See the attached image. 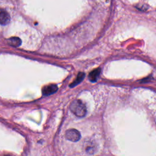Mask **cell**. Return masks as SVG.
Wrapping results in <instances>:
<instances>
[{
    "instance_id": "obj_1",
    "label": "cell",
    "mask_w": 156,
    "mask_h": 156,
    "mask_svg": "<svg viewBox=\"0 0 156 156\" xmlns=\"http://www.w3.org/2000/svg\"><path fill=\"white\" fill-rule=\"evenodd\" d=\"M71 111L78 117H83L85 115L87 109L85 104L80 100H74L70 105Z\"/></svg>"
},
{
    "instance_id": "obj_2",
    "label": "cell",
    "mask_w": 156,
    "mask_h": 156,
    "mask_svg": "<svg viewBox=\"0 0 156 156\" xmlns=\"http://www.w3.org/2000/svg\"><path fill=\"white\" fill-rule=\"evenodd\" d=\"M65 136L67 140L73 142H76L80 140L81 135L80 132L76 129H71L66 132Z\"/></svg>"
},
{
    "instance_id": "obj_3",
    "label": "cell",
    "mask_w": 156,
    "mask_h": 156,
    "mask_svg": "<svg viewBox=\"0 0 156 156\" xmlns=\"http://www.w3.org/2000/svg\"><path fill=\"white\" fill-rule=\"evenodd\" d=\"M84 147H85L86 152L90 154H94L96 152L97 149L95 143L92 140H88L87 141H85Z\"/></svg>"
},
{
    "instance_id": "obj_4",
    "label": "cell",
    "mask_w": 156,
    "mask_h": 156,
    "mask_svg": "<svg viewBox=\"0 0 156 156\" xmlns=\"http://www.w3.org/2000/svg\"><path fill=\"white\" fill-rule=\"evenodd\" d=\"M58 90V87L55 84H49L43 88L42 93L44 96L51 95L55 92H56Z\"/></svg>"
},
{
    "instance_id": "obj_5",
    "label": "cell",
    "mask_w": 156,
    "mask_h": 156,
    "mask_svg": "<svg viewBox=\"0 0 156 156\" xmlns=\"http://www.w3.org/2000/svg\"><path fill=\"white\" fill-rule=\"evenodd\" d=\"M10 16L9 15V13L1 9V12H0V23L1 25H5L7 24H8L10 21Z\"/></svg>"
},
{
    "instance_id": "obj_6",
    "label": "cell",
    "mask_w": 156,
    "mask_h": 156,
    "mask_svg": "<svg viewBox=\"0 0 156 156\" xmlns=\"http://www.w3.org/2000/svg\"><path fill=\"white\" fill-rule=\"evenodd\" d=\"M7 44L12 47L17 48L20 46L21 44V40L20 38L16 37H11L7 40Z\"/></svg>"
},
{
    "instance_id": "obj_7",
    "label": "cell",
    "mask_w": 156,
    "mask_h": 156,
    "mask_svg": "<svg viewBox=\"0 0 156 156\" xmlns=\"http://www.w3.org/2000/svg\"><path fill=\"white\" fill-rule=\"evenodd\" d=\"M101 73V69L100 68H96L94 70H93L88 76V79L91 82H94L97 80L99 74Z\"/></svg>"
},
{
    "instance_id": "obj_8",
    "label": "cell",
    "mask_w": 156,
    "mask_h": 156,
    "mask_svg": "<svg viewBox=\"0 0 156 156\" xmlns=\"http://www.w3.org/2000/svg\"><path fill=\"white\" fill-rule=\"evenodd\" d=\"M85 77V73H79L77 76V77L76 78V79L74 80V82L70 84V87H74L75 86H76L77 85H78L79 83H80L84 79Z\"/></svg>"
}]
</instances>
